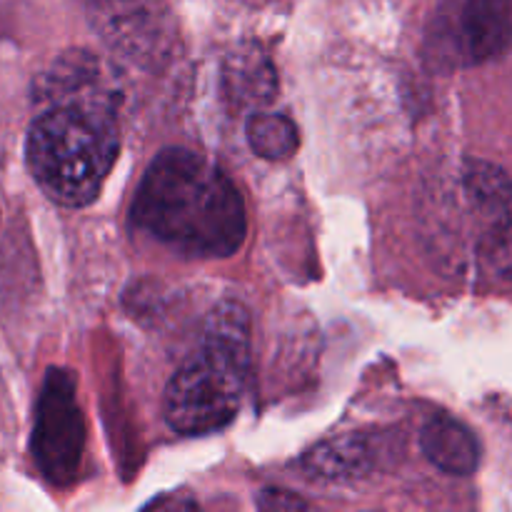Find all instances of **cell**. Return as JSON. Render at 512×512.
Returning a JSON list of instances; mask_svg holds the SVG:
<instances>
[{
  "instance_id": "6da1fadb",
  "label": "cell",
  "mask_w": 512,
  "mask_h": 512,
  "mask_svg": "<svg viewBox=\"0 0 512 512\" xmlns=\"http://www.w3.org/2000/svg\"><path fill=\"white\" fill-rule=\"evenodd\" d=\"M50 75V95L25 140V160L50 200L83 208L103 190L120 150L115 98L95 75L90 55H70Z\"/></svg>"
},
{
  "instance_id": "7a4b0ae2",
  "label": "cell",
  "mask_w": 512,
  "mask_h": 512,
  "mask_svg": "<svg viewBox=\"0 0 512 512\" xmlns=\"http://www.w3.org/2000/svg\"><path fill=\"white\" fill-rule=\"evenodd\" d=\"M133 223L190 258H228L248 233L243 195L233 180L185 148L163 150L145 170Z\"/></svg>"
},
{
  "instance_id": "3957f363",
  "label": "cell",
  "mask_w": 512,
  "mask_h": 512,
  "mask_svg": "<svg viewBox=\"0 0 512 512\" xmlns=\"http://www.w3.org/2000/svg\"><path fill=\"white\" fill-rule=\"evenodd\" d=\"M250 370V318L225 300L210 313L203 343L165 388L163 413L175 433L203 435L228 425L238 413Z\"/></svg>"
},
{
  "instance_id": "277c9868",
  "label": "cell",
  "mask_w": 512,
  "mask_h": 512,
  "mask_svg": "<svg viewBox=\"0 0 512 512\" xmlns=\"http://www.w3.org/2000/svg\"><path fill=\"white\" fill-rule=\"evenodd\" d=\"M512 43V0H438L428 25V55L440 68H470Z\"/></svg>"
},
{
  "instance_id": "5b68a950",
  "label": "cell",
  "mask_w": 512,
  "mask_h": 512,
  "mask_svg": "<svg viewBox=\"0 0 512 512\" xmlns=\"http://www.w3.org/2000/svg\"><path fill=\"white\" fill-rule=\"evenodd\" d=\"M83 443L85 428L83 415L75 403L73 378L63 370H53L40 395L38 425H35V458L40 470L53 483H70L78 475Z\"/></svg>"
},
{
  "instance_id": "8992f818",
  "label": "cell",
  "mask_w": 512,
  "mask_h": 512,
  "mask_svg": "<svg viewBox=\"0 0 512 512\" xmlns=\"http://www.w3.org/2000/svg\"><path fill=\"white\" fill-rule=\"evenodd\" d=\"M465 190L483 218L480 263L495 278L512 283V180L488 163H470Z\"/></svg>"
},
{
  "instance_id": "52a82bcc",
  "label": "cell",
  "mask_w": 512,
  "mask_h": 512,
  "mask_svg": "<svg viewBox=\"0 0 512 512\" xmlns=\"http://www.w3.org/2000/svg\"><path fill=\"white\" fill-rule=\"evenodd\" d=\"M425 458L448 475H470L480 465V443L473 430L450 415H435L420 433Z\"/></svg>"
},
{
  "instance_id": "ba28073f",
  "label": "cell",
  "mask_w": 512,
  "mask_h": 512,
  "mask_svg": "<svg viewBox=\"0 0 512 512\" xmlns=\"http://www.w3.org/2000/svg\"><path fill=\"white\" fill-rule=\"evenodd\" d=\"M368 463V445L363 443V438H355V435H343V438L320 443L318 448H313L303 458V468L310 478L330 480V483L358 478L368 470Z\"/></svg>"
},
{
  "instance_id": "9c48e42d",
  "label": "cell",
  "mask_w": 512,
  "mask_h": 512,
  "mask_svg": "<svg viewBox=\"0 0 512 512\" xmlns=\"http://www.w3.org/2000/svg\"><path fill=\"white\" fill-rule=\"evenodd\" d=\"M225 80H228L230 95L245 105L268 103L278 90L273 65L258 50H238L230 55L225 65Z\"/></svg>"
},
{
  "instance_id": "30bf717a",
  "label": "cell",
  "mask_w": 512,
  "mask_h": 512,
  "mask_svg": "<svg viewBox=\"0 0 512 512\" xmlns=\"http://www.w3.org/2000/svg\"><path fill=\"white\" fill-rule=\"evenodd\" d=\"M248 143L260 158L285 160L298 150L300 138L293 120L278 113H255L248 118Z\"/></svg>"
},
{
  "instance_id": "8fae6325",
  "label": "cell",
  "mask_w": 512,
  "mask_h": 512,
  "mask_svg": "<svg viewBox=\"0 0 512 512\" xmlns=\"http://www.w3.org/2000/svg\"><path fill=\"white\" fill-rule=\"evenodd\" d=\"M260 510H305L310 508L303 498L288 490H263L258 498Z\"/></svg>"
}]
</instances>
